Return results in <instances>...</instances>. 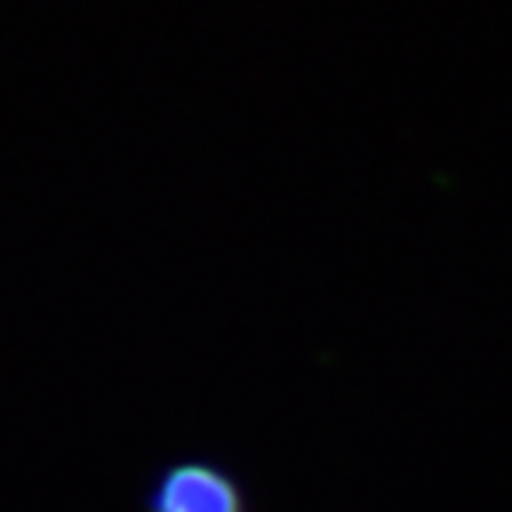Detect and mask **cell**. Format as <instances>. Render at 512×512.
<instances>
[{
    "mask_svg": "<svg viewBox=\"0 0 512 512\" xmlns=\"http://www.w3.org/2000/svg\"><path fill=\"white\" fill-rule=\"evenodd\" d=\"M146 512H249L239 480L203 459L175 463L153 480Z\"/></svg>",
    "mask_w": 512,
    "mask_h": 512,
    "instance_id": "1",
    "label": "cell"
}]
</instances>
